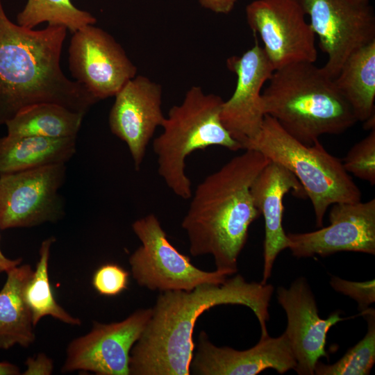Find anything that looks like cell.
I'll list each match as a JSON object with an SVG mask.
<instances>
[{
	"label": "cell",
	"instance_id": "6da1fadb",
	"mask_svg": "<svg viewBox=\"0 0 375 375\" xmlns=\"http://www.w3.org/2000/svg\"><path fill=\"white\" fill-rule=\"evenodd\" d=\"M273 292L272 285L247 282L240 274L220 285L203 284L190 291L161 292L144 331L131 350L130 374H190L197 319L216 306H247L259 322L261 336L268 335L267 322Z\"/></svg>",
	"mask_w": 375,
	"mask_h": 375
},
{
	"label": "cell",
	"instance_id": "7a4b0ae2",
	"mask_svg": "<svg viewBox=\"0 0 375 375\" xmlns=\"http://www.w3.org/2000/svg\"><path fill=\"white\" fill-rule=\"evenodd\" d=\"M270 160L260 152H244L207 176L196 188L181 226L193 256L211 255L216 270L232 275L248 237L260 215L251 186Z\"/></svg>",
	"mask_w": 375,
	"mask_h": 375
},
{
	"label": "cell",
	"instance_id": "3957f363",
	"mask_svg": "<svg viewBox=\"0 0 375 375\" xmlns=\"http://www.w3.org/2000/svg\"><path fill=\"white\" fill-rule=\"evenodd\" d=\"M67 31L62 26L33 30L14 24L0 0V125L38 103H56L85 115L99 101L62 71Z\"/></svg>",
	"mask_w": 375,
	"mask_h": 375
},
{
	"label": "cell",
	"instance_id": "277c9868",
	"mask_svg": "<svg viewBox=\"0 0 375 375\" xmlns=\"http://www.w3.org/2000/svg\"><path fill=\"white\" fill-rule=\"evenodd\" d=\"M267 82L262 92L265 114L306 145L322 135L342 133L357 122L333 78L313 62L276 69Z\"/></svg>",
	"mask_w": 375,
	"mask_h": 375
},
{
	"label": "cell",
	"instance_id": "5b68a950",
	"mask_svg": "<svg viewBox=\"0 0 375 375\" xmlns=\"http://www.w3.org/2000/svg\"><path fill=\"white\" fill-rule=\"evenodd\" d=\"M222 98L206 94L200 86H192L179 105L173 106L162 124V132L153 140L158 173L174 194L190 199L191 181L185 174V160L197 150L211 146L236 151L242 149L223 125Z\"/></svg>",
	"mask_w": 375,
	"mask_h": 375
},
{
	"label": "cell",
	"instance_id": "8992f818",
	"mask_svg": "<svg viewBox=\"0 0 375 375\" xmlns=\"http://www.w3.org/2000/svg\"><path fill=\"white\" fill-rule=\"evenodd\" d=\"M243 149L258 151L294 174L312 203L317 227H322L330 206L361 201L359 188L340 159L329 153L319 140L311 145L300 142L268 115Z\"/></svg>",
	"mask_w": 375,
	"mask_h": 375
},
{
	"label": "cell",
	"instance_id": "52a82bcc",
	"mask_svg": "<svg viewBox=\"0 0 375 375\" xmlns=\"http://www.w3.org/2000/svg\"><path fill=\"white\" fill-rule=\"evenodd\" d=\"M132 229L141 245L128 262L136 283L150 290L190 291L203 284H222L227 275L217 270L206 272L174 247L158 217L149 214L135 220Z\"/></svg>",
	"mask_w": 375,
	"mask_h": 375
},
{
	"label": "cell",
	"instance_id": "ba28073f",
	"mask_svg": "<svg viewBox=\"0 0 375 375\" xmlns=\"http://www.w3.org/2000/svg\"><path fill=\"white\" fill-rule=\"evenodd\" d=\"M65 178V164L0 175V229L33 227L62 219L65 204L58 190Z\"/></svg>",
	"mask_w": 375,
	"mask_h": 375
},
{
	"label": "cell",
	"instance_id": "9c48e42d",
	"mask_svg": "<svg viewBox=\"0 0 375 375\" xmlns=\"http://www.w3.org/2000/svg\"><path fill=\"white\" fill-rule=\"evenodd\" d=\"M327 56L322 67L332 78L355 51L375 40V15L356 0H297Z\"/></svg>",
	"mask_w": 375,
	"mask_h": 375
},
{
	"label": "cell",
	"instance_id": "30bf717a",
	"mask_svg": "<svg viewBox=\"0 0 375 375\" xmlns=\"http://www.w3.org/2000/svg\"><path fill=\"white\" fill-rule=\"evenodd\" d=\"M245 12L274 70L297 62H315V35L297 0H254Z\"/></svg>",
	"mask_w": 375,
	"mask_h": 375
},
{
	"label": "cell",
	"instance_id": "8fae6325",
	"mask_svg": "<svg viewBox=\"0 0 375 375\" xmlns=\"http://www.w3.org/2000/svg\"><path fill=\"white\" fill-rule=\"evenodd\" d=\"M68 63L75 81L99 101L115 96L137 73L122 47L94 24L73 33Z\"/></svg>",
	"mask_w": 375,
	"mask_h": 375
},
{
	"label": "cell",
	"instance_id": "7c38bea8",
	"mask_svg": "<svg viewBox=\"0 0 375 375\" xmlns=\"http://www.w3.org/2000/svg\"><path fill=\"white\" fill-rule=\"evenodd\" d=\"M151 312V308L139 309L121 322H94L89 333L68 344L62 372L78 370L98 375H129L131 350Z\"/></svg>",
	"mask_w": 375,
	"mask_h": 375
},
{
	"label": "cell",
	"instance_id": "4fadbf2b",
	"mask_svg": "<svg viewBox=\"0 0 375 375\" xmlns=\"http://www.w3.org/2000/svg\"><path fill=\"white\" fill-rule=\"evenodd\" d=\"M330 225L315 231L287 233L294 256H327L340 251L375 254V199L336 203L329 212Z\"/></svg>",
	"mask_w": 375,
	"mask_h": 375
},
{
	"label": "cell",
	"instance_id": "5bb4252c",
	"mask_svg": "<svg viewBox=\"0 0 375 375\" xmlns=\"http://www.w3.org/2000/svg\"><path fill=\"white\" fill-rule=\"evenodd\" d=\"M256 42L242 55L226 60L227 68L236 74L237 82L233 94L222 105L220 117L242 149L260 129L265 116L262 88L274 71L263 48Z\"/></svg>",
	"mask_w": 375,
	"mask_h": 375
},
{
	"label": "cell",
	"instance_id": "9a60e30c",
	"mask_svg": "<svg viewBox=\"0 0 375 375\" xmlns=\"http://www.w3.org/2000/svg\"><path fill=\"white\" fill-rule=\"evenodd\" d=\"M276 294L287 315L284 333L296 360L294 369L299 375L315 374L319 359L328 358L325 346L329 329L345 319L341 317L338 310L322 319L315 297L304 278L295 280L289 288L279 287Z\"/></svg>",
	"mask_w": 375,
	"mask_h": 375
},
{
	"label": "cell",
	"instance_id": "2e32d148",
	"mask_svg": "<svg viewBox=\"0 0 375 375\" xmlns=\"http://www.w3.org/2000/svg\"><path fill=\"white\" fill-rule=\"evenodd\" d=\"M162 87L139 75L129 80L115 95L108 124L111 132L124 141L138 170L147 146L165 117L162 110Z\"/></svg>",
	"mask_w": 375,
	"mask_h": 375
},
{
	"label": "cell",
	"instance_id": "e0dca14e",
	"mask_svg": "<svg viewBox=\"0 0 375 375\" xmlns=\"http://www.w3.org/2000/svg\"><path fill=\"white\" fill-rule=\"evenodd\" d=\"M190 362V374L199 375H256L266 369L279 374L294 369L296 360L283 333L279 337L260 336L259 342L247 350L219 347L201 331Z\"/></svg>",
	"mask_w": 375,
	"mask_h": 375
},
{
	"label": "cell",
	"instance_id": "ac0fdd59",
	"mask_svg": "<svg viewBox=\"0 0 375 375\" xmlns=\"http://www.w3.org/2000/svg\"><path fill=\"white\" fill-rule=\"evenodd\" d=\"M292 192L304 199V189L288 169L269 161L251 186L255 206L265 220L264 267L261 283H267L278 255L288 249L289 241L283 226V198Z\"/></svg>",
	"mask_w": 375,
	"mask_h": 375
},
{
	"label": "cell",
	"instance_id": "d6986e66",
	"mask_svg": "<svg viewBox=\"0 0 375 375\" xmlns=\"http://www.w3.org/2000/svg\"><path fill=\"white\" fill-rule=\"evenodd\" d=\"M33 273L28 264L6 272V281L0 290V349L15 344L28 347L35 340L32 314L24 295Z\"/></svg>",
	"mask_w": 375,
	"mask_h": 375
},
{
	"label": "cell",
	"instance_id": "ffe728a7",
	"mask_svg": "<svg viewBox=\"0 0 375 375\" xmlns=\"http://www.w3.org/2000/svg\"><path fill=\"white\" fill-rule=\"evenodd\" d=\"M76 151V137L0 138V175L65 164Z\"/></svg>",
	"mask_w": 375,
	"mask_h": 375
},
{
	"label": "cell",
	"instance_id": "44dd1931",
	"mask_svg": "<svg viewBox=\"0 0 375 375\" xmlns=\"http://www.w3.org/2000/svg\"><path fill=\"white\" fill-rule=\"evenodd\" d=\"M333 80L357 122L375 115V40L353 52Z\"/></svg>",
	"mask_w": 375,
	"mask_h": 375
},
{
	"label": "cell",
	"instance_id": "7402d4cb",
	"mask_svg": "<svg viewBox=\"0 0 375 375\" xmlns=\"http://www.w3.org/2000/svg\"><path fill=\"white\" fill-rule=\"evenodd\" d=\"M84 116L56 103H41L22 109L5 124L11 137H76Z\"/></svg>",
	"mask_w": 375,
	"mask_h": 375
},
{
	"label": "cell",
	"instance_id": "603a6c76",
	"mask_svg": "<svg viewBox=\"0 0 375 375\" xmlns=\"http://www.w3.org/2000/svg\"><path fill=\"white\" fill-rule=\"evenodd\" d=\"M56 238L49 237L41 244L36 269L27 283L24 295L32 314L34 326L45 316H51L69 325H81V321L69 314L56 301L49 277V260Z\"/></svg>",
	"mask_w": 375,
	"mask_h": 375
},
{
	"label": "cell",
	"instance_id": "cb8c5ba5",
	"mask_svg": "<svg viewBox=\"0 0 375 375\" xmlns=\"http://www.w3.org/2000/svg\"><path fill=\"white\" fill-rule=\"evenodd\" d=\"M42 22L65 26L74 33L85 26L95 24L97 19L76 7L72 0H27L17 15V24L33 29Z\"/></svg>",
	"mask_w": 375,
	"mask_h": 375
},
{
	"label": "cell",
	"instance_id": "d4e9b609",
	"mask_svg": "<svg viewBox=\"0 0 375 375\" xmlns=\"http://www.w3.org/2000/svg\"><path fill=\"white\" fill-rule=\"evenodd\" d=\"M367 323L365 337L350 348L337 362L326 365L318 361L317 375H367L375 362V311L368 308L361 311Z\"/></svg>",
	"mask_w": 375,
	"mask_h": 375
},
{
	"label": "cell",
	"instance_id": "484cf974",
	"mask_svg": "<svg viewBox=\"0 0 375 375\" xmlns=\"http://www.w3.org/2000/svg\"><path fill=\"white\" fill-rule=\"evenodd\" d=\"M342 165L348 173L375 184V128L349 149Z\"/></svg>",
	"mask_w": 375,
	"mask_h": 375
},
{
	"label": "cell",
	"instance_id": "4316f807",
	"mask_svg": "<svg viewBox=\"0 0 375 375\" xmlns=\"http://www.w3.org/2000/svg\"><path fill=\"white\" fill-rule=\"evenodd\" d=\"M129 273L121 266L108 263L99 267L92 277V285L103 296L112 297L127 289Z\"/></svg>",
	"mask_w": 375,
	"mask_h": 375
},
{
	"label": "cell",
	"instance_id": "83f0119b",
	"mask_svg": "<svg viewBox=\"0 0 375 375\" xmlns=\"http://www.w3.org/2000/svg\"><path fill=\"white\" fill-rule=\"evenodd\" d=\"M330 285L334 290L355 300L360 312L368 308L375 301L374 279L356 282L332 276Z\"/></svg>",
	"mask_w": 375,
	"mask_h": 375
},
{
	"label": "cell",
	"instance_id": "f1b7e54d",
	"mask_svg": "<svg viewBox=\"0 0 375 375\" xmlns=\"http://www.w3.org/2000/svg\"><path fill=\"white\" fill-rule=\"evenodd\" d=\"M25 364L27 368L22 373L24 375H49L53 369L52 360L42 353L35 357L28 358Z\"/></svg>",
	"mask_w": 375,
	"mask_h": 375
},
{
	"label": "cell",
	"instance_id": "f546056e",
	"mask_svg": "<svg viewBox=\"0 0 375 375\" xmlns=\"http://www.w3.org/2000/svg\"><path fill=\"white\" fill-rule=\"evenodd\" d=\"M205 8L216 13L228 14L234 8L237 0H199Z\"/></svg>",
	"mask_w": 375,
	"mask_h": 375
},
{
	"label": "cell",
	"instance_id": "4dcf8cb0",
	"mask_svg": "<svg viewBox=\"0 0 375 375\" xmlns=\"http://www.w3.org/2000/svg\"><path fill=\"white\" fill-rule=\"evenodd\" d=\"M22 258L10 259L7 258L0 249V274L8 272L12 268L19 265L22 262Z\"/></svg>",
	"mask_w": 375,
	"mask_h": 375
},
{
	"label": "cell",
	"instance_id": "1f68e13d",
	"mask_svg": "<svg viewBox=\"0 0 375 375\" xmlns=\"http://www.w3.org/2000/svg\"><path fill=\"white\" fill-rule=\"evenodd\" d=\"M21 372L19 368L8 362H0V375H18Z\"/></svg>",
	"mask_w": 375,
	"mask_h": 375
},
{
	"label": "cell",
	"instance_id": "d6a6232c",
	"mask_svg": "<svg viewBox=\"0 0 375 375\" xmlns=\"http://www.w3.org/2000/svg\"><path fill=\"white\" fill-rule=\"evenodd\" d=\"M359 2H362V3H369V0H356Z\"/></svg>",
	"mask_w": 375,
	"mask_h": 375
}]
</instances>
